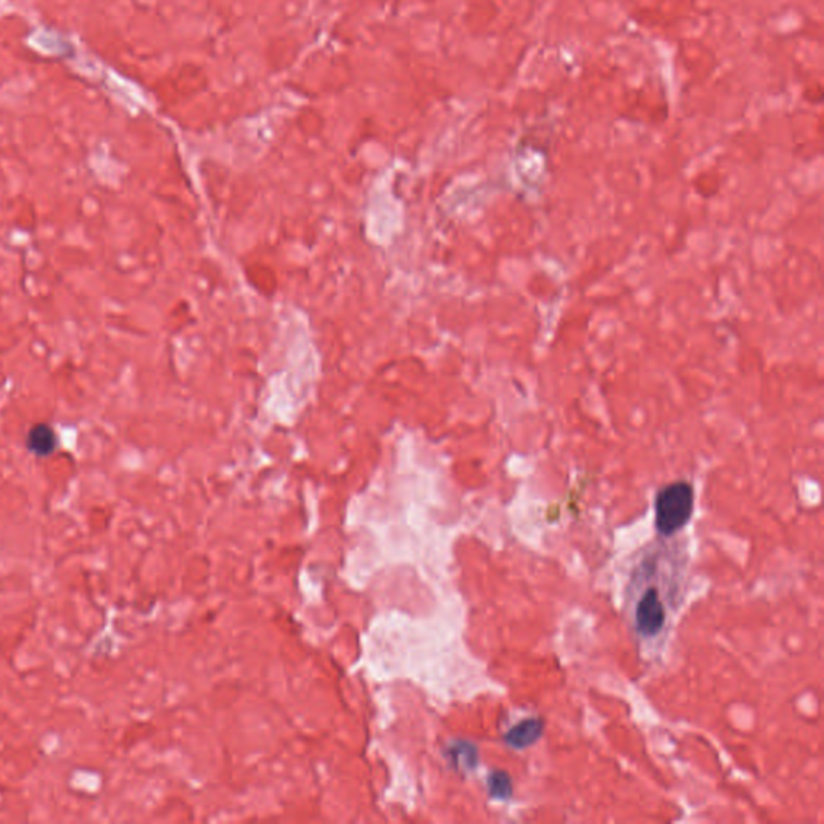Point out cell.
Returning <instances> with one entry per match:
<instances>
[{
	"label": "cell",
	"mask_w": 824,
	"mask_h": 824,
	"mask_svg": "<svg viewBox=\"0 0 824 824\" xmlns=\"http://www.w3.org/2000/svg\"><path fill=\"white\" fill-rule=\"evenodd\" d=\"M26 447L33 455L45 457L55 451V432L45 424H37L29 430L26 437Z\"/></svg>",
	"instance_id": "obj_4"
},
{
	"label": "cell",
	"mask_w": 824,
	"mask_h": 824,
	"mask_svg": "<svg viewBox=\"0 0 824 824\" xmlns=\"http://www.w3.org/2000/svg\"><path fill=\"white\" fill-rule=\"evenodd\" d=\"M545 721L541 718L522 719L518 725L510 728L504 740L510 748L527 749L533 746L543 736Z\"/></svg>",
	"instance_id": "obj_3"
},
{
	"label": "cell",
	"mask_w": 824,
	"mask_h": 824,
	"mask_svg": "<svg viewBox=\"0 0 824 824\" xmlns=\"http://www.w3.org/2000/svg\"><path fill=\"white\" fill-rule=\"evenodd\" d=\"M694 487L685 480L668 483L657 491L656 530L662 538H673L691 522Z\"/></svg>",
	"instance_id": "obj_2"
},
{
	"label": "cell",
	"mask_w": 824,
	"mask_h": 824,
	"mask_svg": "<svg viewBox=\"0 0 824 824\" xmlns=\"http://www.w3.org/2000/svg\"><path fill=\"white\" fill-rule=\"evenodd\" d=\"M488 784L491 796L497 799H509L512 796V781L503 771H495L489 776Z\"/></svg>",
	"instance_id": "obj_5"
},
{
	"label": "cell",
	"mask_w": 824,
	"mask_h": 824,
	"mask_svg": "<svg viewBox=\"0 0 824 824\" xmlns=\"http://www.w3.org/2000/svg\"><path fill=\"white\" fill-rule=\"evenodd\" d=\"M689 552L683 539L660 538L635 552L625 585L623 617L644 660H657L685 601Z\"/></svg>",
	"instance_id": "obj_1"
}]
</instances>
